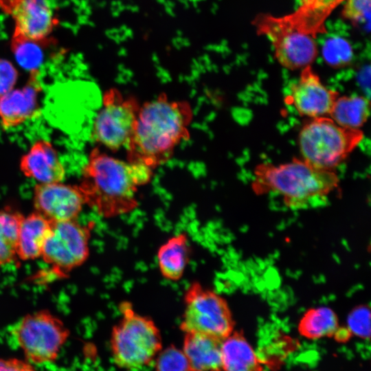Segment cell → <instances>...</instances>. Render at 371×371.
<instances>
[{"label": "cell", "mask_w": 371, "mask_h": 371, "mask_svg": "<svg viewBox=\"0 0 371 371\" xmlns=\"http://www.w3.org/2000/svg\"><path fill=\"white\" fill-rule=\"evenodd\" d=\"M191 104L164 93L141 104L126 146V160L153 170L168 161L177 147L190 138L193 119Z\"/></svg>", "instance_id": "1"}, {"label": "cell", "mask_w": 371, "mask_h": 371, "mask_svg": "<svg viewBox=\"0 0 371 371\" xmlns=\"http://www.w3.org/2000/svg\"><path fill=\"white\" fill-rule=\"evenodd\" d=\"M153 171L142 164L124 161L94 148L78 186L85 205L104 218H114L135 210L138 188L151 181Z\"/></svg>", "instance_id": "2"}, {"label": "cell", "mask_w": 371, "mask_h": 371, "mask_svg": "<svg viewBox=\"0 0 371 371\" xmlns=\"http://www.w3.org/2000/svg\"><path fill=\"white\" fill-rule=\"evenodd\" d=\"M339 184L334 170L319 169L294 157L283 164L256 165L251 188L257 194H276L286 207L295 210L322 205Z\"/></svg>", "instance_id": "3"}, {"label": "cell", "mask_w": 371, "mask_h": 371, "mask_svg": "<svg viewBox=\"0 0 371 371\" xmlns=\"http://www.w3.org/2000/svg\"><path fill=\"white\" fill-rule=\"evenodd\" d=\"M119 311L121 317L112 328L109 341L114 363L125 370L148 366L162 349L159 329L152 319L138 313L129 302H121Z\"/></svg>", "instance_id": "4"}, {"label": "cell", "mask_w": 371, "mask_h": 371, "mask_svg": "<svg viewBox=\"0 0 371 371\" xmlns=\"http://www.w3.org/2000/svg\"><path fill=\"white\" fill-rule=\"evenodd\" d=\"M363 137L361 129L344 128L329 116L311 118L299 132L301 158L315 168L334 170Z\"/></svg>", "instance_id": "5"}, {"label": "cell", "mask_w": 371, "mask_h": 371, "mask_svg": "<svg viewBox=\"0 0 371 371\" xmlns=\"http://www.w3.org/2000/svg\"><path fill=\"white\" fill-rule=\"evenodd\" d=\"M257 32L271 43L278 63L289 70L311 66L318 55L315 36L300 27L289 15L262 13L255 17Z\"/></svg>", "instance_id": "6"}, {"label": "cell", "mask_w": 371, "mask_h": 371, "mask_svg": "<svg viewBox=\"0 0 371 371\" xmlns=\"http://www.w3.org/2000/svg\"><path fill=\"white\" fill-rule=\"evenodd\" d=\"M180 329L206 335L222 341L234 330L232 313L226 300L214 291L194 281L183 295Z\"/></svg>", "instance_id": "7"}, {"label": "cell", "mask_w": 371, "mask_h": 371, "mask_svg": "<svg viewBox=\"0 0 371 371\" xmlns=\"http://www.w3.org/2000/svg\"><path fill=\"white\" fill-rule=\"evenodd\" d=\"M12 334L26 359L41 364L57 359L69 330L60 318L44 309L22 317L13 327Z\"/></svg>", "instance_id": "8"}, {"label": "cell", "mask_w": 371, "mask_h": 371, "mask_svg": "<svg viewBox=\"0 0 371 371\" xmlns=\"http://www.w3.org/2000/svg\"><path fill=\"white\" fill-rule=\"evenodd\" d=\"M141 104L135 96L125 95L116 88L106 90L93 122V139L112 152L126 147Z\"/></svg>", "instance_id": "9"}, {"label": "cell", "mask_w": 371, "mask_h": 371, "mask_svg": "<svg viewBox=\"0 0 371 371\" xmlns=\"http://www.w3.org/2000/svg\"><path fill=\"white\" fill-rule=\"evenodd\" d=\"M93 227L76 219L52 222L41 258L58 275L69 273L88 259Z\"/></svg>", "instance_id": "10"}, {"label": "cell", "mask_w": 371, "mask_h": 371, "mask_svg": "<svg viewBox=\"0 0 371 371\" xmlns=\"http://www.w3.org/2000/svg\"><path fill=\"white\" fill-rule=\"evenodd\" d=\"M0 8L14 21L12 39L51 45L59 21L47 0H0Z\"/></svg>", "instance_id": "11"}, {"label": "cell", "mask_w": 371, "mask_h": 371, "mask_svg": "<svg viewBox=\"0 0 371 371\" xmlns=\"http://www.w3.org/2000/svg\"><path fill=\"white\" fill-rule=\"evenodd\" d=\"M35 211L52 222L75 220L85 205L78 185L38 183L33 192Z\"/></svg>", "instance_id": "12"}, {"label": "cell", "mask_w": 371, "mask_h": 371, "mask_svg": "<svg viewBox=\"0 0 371 371\" xmlns=\"http://www.w3.org/2000/svg\"><path fill=\"white\" fill-rule=\"evenodd\" d=\"M339 95V92L326 87L311 66H308L301 69L286 100L299 115L311 119L329 116Z\"/></svg>", "instance_id": "13"}, {"label": "cell", "mask_w": 371, "mask_h": 371, "mask_svg": "<svg viewBox=\"0 0 371 371\" xmlns=\"http://www.w3.org/2000/svg\"><path fill=\"white\" fill-rule=\"evenodd\" d=\"M38 74V70L30 71L25 85L13 89L0 98V120L4 129L18 126L36 115L41 91Z\"/></svg>", "instance_id": "14"}, {"label": "cell", "mask_w": 371, "mask_h": 371, "mask_svg": "<svg viewBox=\"0 0 371 371\" xmlns=\"http://www.w3.org/2000/svg\"><path fill=\"white\" fill-rule=\"evenodd\" d=\"M19 166L26 177L38 183L61 182L65 177L57 150L45 139H38L32 145L21 158Z\"/></svg>", "instance_id": "15"}, {"label": "cell", "mask_w": 371, "mask_h": 371, "mask_svg": "<svg viewBox=\"0 0 371 371\" xmlns=\"http://www.w3.org/2000/svg\"><path fill=\"white\" fill-rule=\"evenodd\" d=\"M221 341L196 333H184L182 350L190 371H223Z\"/></svg>", "instance_id": "16"}, {"label": "cell", "mask_w": 371, "mask_h": 371, "mask_svg": "<svg viewBox=\"0 0 371 371\" xmlns=\"http://www.w3.org/2000/svg\"><path fill=\"white\" fill-rule=\"evenodd\" d=\"M191 246L186 232L177 234L163 243L157 252L161 276L172 282L179 281L190 260Z\"/></svg>", "instance_id": "17"}, {"label": "cell", "mask_w": 371, "mask_h": 371, "mask_svg": "<svg viewBox=\"0 0 371 371\" xmlns=\"http://www.w3.org/2000/svg\"><path fill=\"white\" fill-rule=\"evenodd\" d=\"M52 222L34 211L23 216L19 231L16 256L27 261L41 257Z\"/></svg>", "instance_id": "18"}, {"label": "cell", "mask_w": 371, "mask_h": 371, "mask_svg": "<svg viewBox=\"0 0 371 371\" xmlns=\"http://www.w3.org/2000/svg\"><path fill=\"white\" fill-rule=\"evenodd\" d=\"M223 371H263L252 347L238 333L232 332L221 341Z\"/></svg>", "instance_id": "19"}, {"label": "cell", "mask_w": 371, "mask_h": 371, "mask_svg": "<svg viewBox=\"0 0 371 371\" xmlns=\"http://www.w3.org/2000/svg\"><path fill=\"white\" fill-rule=\"evenodd\" d=\"M345 0H298V7L289 16L304 31L316 37L324 30V22Z\"/></svg>", "instance_id": "20"}, {"label": "cell", "mask_w": 371, "mask_h": 371, "mask_svg": "<svg viewBox=\"0 0 371 371\" xmlns=\"http://www.w3.org/2000/svg\"><path fill=\"white\" fill-rule=\"evenodd\" d=\"M370 100L365 96H338L329 117L338 125L349 129H361L370 114Z\"/></svg>", "instance_id": "21"}, {"label": "cell", "mask_w": 371, "mask_h": 371, "mask_svg": "<svg viewBox=\"0 0 371 371\" xmlns=\"http://www.w3.org/2000/svg\"><path fill=\"white\" fill-rule=\"evenodd\" d=\"M338 319L335 312L328 307L313 308L301 318L298 330L308 339H319L333 335L338 329Z\"/></svg>", "instance_id": "22"}, {"label": "cell", "mask_w": 371, "mask_h": 371, "mask_svg": "<svg viewBox=\"0 0 371 371\" xmlns=\"http://www.w3.org/2000/svg\"><path fill=\"white\" fill-rule=\"evenodd\" d=\"M23 216L12 209L0 210V267L17 257L19 231Z\"/></svg>", "instance_id": "23"}, {"label": "cell", "mask_w": 371, "mask_h": 371, "mask_svg": "<svg viewBox=\"0 0 371 371\" xmlns=\"http://www.w3.org/2000/svg\"><path fill=\"white\" fill-rule=\"evenodd\" d=\"M49 45L29 41L11 40V49L18 63L29 71L38 70L43 60V48Z\"/></svg>", "instance_id": "24"}, {"label": "cell", "mask_w": 371, "mask_h": 371, "mask_svg": "<svg viewBox=\"0 0 371 371\" xmlns=\"http://www.w3.org/2000/svg\"><path fill=\"white\" fill-rule=\"evenodd\" d=\"M352 50L349 43L341 38H332L326 41L323 47L326 63L333 68H341L349 65L352 58Z\"/></svg>", "instance_id": "25"}, {"label": "cell", "mask_w": 371, "mask_h": 371, "mask_svg": "<svg viewBox=\"0 0 371 371\" xmlns=\"http://www.w3.org/2000/svg\"><path fill=\"white\" fill-rule=\"evenodd\" d=\"M154 361L156 371H190L183 351L174 346L161 349Z\"/></svg>", "instance_id": "26"}, {"label": "cell", "mask_w": 371, "mask_h": 371, "mask_svg": "<svg viewBox=\"0 0 371 371\" xmlns=\"http://www.w3.org/2000/svg\"><path fill=\"white\" fill-rule=\"evenodd\" d=\"M371 0H345L342 16L355 24L370 25Z\"/></svg>", "instance_id": "27"}, {"label": "cell", "mask_w": 371, "mask_h": 371, "mask_svg": "<svg viewBox=\"0 0 371 371\" xmlns=\"http://www.w3.org/2000/svg\"><path fill=\"white\" fill-rule=\"evenodd\" d=\"M348 330L355 335L367 338L370 336V311L366 306L354 309L348 319Z\"/></svg>", "instance_id": "28"}, {"label": "cell", "mask_w": 371, "mask_h": 371, "mask_svg": "<svg viewBox=\"0 0 371 371\" xmlns=\"http://www.w3.org/2000/svg\"><path fill=\"white\" fill-rule=\"evenodd\" d=\"M19 73L9 60L0 58V98L14 89Z\"/></svg>", "instance_id": "29"}, {"label": "cell", "mask_w": 371, "mask_h": 371, "mask_svg": "<svg viewBox=\"0 0 371 371\" xmlns=\"http://www.w3.org/2000/svg\"><path fill=\"white\" fill-rule=\"evenodd\" d=\"M0 371H36L29 362L16 358L0 359Z\"/></svg>", "instance_id": "30"}]
</instances>
